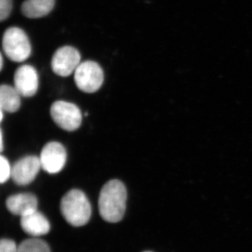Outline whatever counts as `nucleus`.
<instances>
[{
    "label": "nucleus",
    "instance_id": "nucleus-14",
    "mask_svg": "<svg viewBox=\"0 0 252 252\" xmlns=\"http://www.w3.org/2000/svg\"><path fill=\"white\" fill-rule=\"evenodd\" d=\"M18 252H51L48 244L38 238L24 240L18 246Z\"/></svg>",
    "mask_w": 252,
    "mask_h": 252
},
{
    "label": "nucleus",
    "instance_id": "nucleus-10",
    "mask_svg": "<svg viewBox=\"0 0 252 252\" xmlns=\"http://www.w3.org/2000/svg\"><path fill=\"white\" fill-rule=\"evenodd\" d=\"M21 225L27 234L39 237L50 231V223L46 217L37 210L21 217Z\"/></svg>",
    "mask_w": 252,
    "mask_h": 252
},
{
    "label": "nucleus",
    "instance_id": "nucleus-18",
    "mask_svg": "<svg viewBox=\"0 0 252 252\" xmlns=\"http://www.w3.org/2000/svg\"><path fill=\"white\" fill-rule=\"evenodd\" d=\"M0 147H1V152L3 151V134L2 131L1 130V144H0Z\"/></svg>",
    "mask_w": 252,
    "mask_h": 252
},
{
    "label": "nucleus",
    "instance_id": "nucleus-8",
    "mask_svg": "<svg viewBox=\"0 0 252 252\" xmlns=\"http://www.w3.org/2000/svg\"><path fill=\"white\" fill-rule=\"evenodd\" d=\"M41 167L40 159L28 156L18 160L11 167V178L16 185L26 186L34 180Z\"/></svg>",
    "mask_w": 252,
    "mask_h": 252
},
{
    "label": "nucleus",
    "instance_id": "nucleus-19",
    "mask_svg": "<svg viewBox=\"0 0 252 252\" xmlns=\"http://www.w3.org/2000/svg\"><path fill=\"white\" fill-rule=\"evenodd\" d=\"M3 63H4V60H3L2 55L1 54V65H0V69H1V70L3 68Z\"/></svg>",
    "mask_w": 252,
    "mask_h": 252
},
{
    "label": "nucleus",
    "instance_id": "nucleus-3",
    "mask_svg": "<svg viewBox=\"0 0 252 252\" xmlns=\"http://www.w3.org/2000/svg\"><path fill=\"white\" fill-rule=\"evenodd\" d=\"M2 49L8 59L14 62L21 63L30 57L32 46L29 38L21 28L11 27L4 32Z\"/></svg>",
    "mask_w": 252,
    "mask_h": 252
},
{
    "label": "nucleus",
    "instance_id": "nucleus-1",
    "mask_svg": "<svg viewBox=\"0 0 252 252\" xmlns=\"http://www.w3.org/2000/svg\"><path fill=\"white\" fill-rule=\"evenodd\" d=\"M126 200L127 190L125 185L118 180L109 181L99 193V215L109 223L120 221L125 214Z\"/></svg>",
    "mask_w": 252,
    "mask_h": 252
},
{
    "label": "nucleus",
    "instance_id": "nucleus-17",
    "mask_svg": "<svg viewBox=\"0 0 252 252\" xmlns=\"http://www.w3.org/2000/svg\"><path fill=\"white\" fill-rule=\"evenodd\" d=\"M0 252H18V247L14 240L2 239L0 243Z\"/></svg>",
    "mask_w": 252,
    "mask_h": 252
},
{
    "label": "nucleus",
    "instance_id": "nucleus-6",
    "mask_svg": "<svg viewBox=\"0 0 252 252\" xmlns=\"http://www.w3.org/2000/svg\"><path fill=\"white\" fill-rule=\"evenodd\" d=\"M81 63V54L77 49L70 46L60 48L51 60V68L55 74L66 77L75 72Z\"/></svg>",
    "mask_w": 252,
    "mask_h": 252
},
{
    "label": "nucleus",
    "instance_id": "nucleus-9",
    "mask_svg": "<svg viewBox=\"0 0 252 252\" xmlns=\"http://www.w3.org/2000/svg\"><path fill=\"white\" fill-rule=\"evenodd\" d=\"M39 87V76L35 68L29 64L21 66L14 74V88L23 97L35 94Z\"/></svg>",
    "mask_w": 252,
    "mask_h": 252
},
{
    "label": "nucleus",
    "instance_id": "nucleus-16",
    "mask_svg": "<svg viewBox=\"0 0 252 252\" xmlns=\"http://www.w3.org/2000/svg\"><path fill=\"white\" fill-rule=\"evenodd\" d=\"M12 10V0H0V20L7 19Z\"/></svg>",
    "mask_w": 252,
    "mask_h": 252
},
{
    "label": "nucleus",
    "instance_id": "nucleus-13",
    "mask_svg": "<svg viewBox=\"0 0 252 252\" xmlns=\"http://www.w3.org/2000/svg\"><path fill=\"white\" fill-rule=\"evenodd\" d=\"M21 96L14 87L1 85L0 88V108L9 113L17 112L21 107Z\"/></svg>",
    "mask_w": 252,
    "mask_h": 252
},
{
    "label": "nucleus",
    "instance_id": "nucleus-12",
    "mask_svg": "<svg viewBox=\"0 0 252 252\" xmlns=\"http://www.w3.org/2000/svg\"><path fill=\"white\" fill-rule=\"evenodd\" d=\"M55 3L56 0H26L21 6V11L28 18H40L52 11Z\"/></svg>",
    "mask_w": 252,
    "mask_h": 252
},
{
    "label": "nucleus",
    "instance_id": "nucleus-15",
    "mask_svg": "<svg viewBox=\"0 0 252 252\" xmlns=\"http://www.w3.org/2000/svg\"><path fill=\"white\" fill-rule=\"evenodd\" d=\"M0 167H1V176H0V182L1 184L9 180L10 177H11V170L9 161L6 158L1 156L0 157Z\"/></svg>",
    "mask_w": 252,
    "mask_h": 252
},
{
    "label": "nucleus",
    "instance_id": "nucleus-11",
    "mask_svg": "<svg viewBox=\"0 0 252 252\" xmlns=\"http://www.w3.org/2000/svg\"><path fill=\"white\" fill-rule=\"evenodd\" d=\"M6 204L11 213L21 217L37 210L38 201L35 195L24 193L11 195L6 200Z\"/></svg>",
    "mask_w": 252,
    "mask_h": 252
},
{
    "label": "nucleus",
    "instance_id": "nucleus-2",
    "mask_svg": "<svg viewBox=\"0 0 252 252\" xmlns=\"http://www.w3.org/2000/svg\"><path fill=\"white\" fill-rule=\"evenodd\" d=\"M61 210L64 220L73 226L86 225L91 216L90 202L79 189H72L63 196Z\"/></svg>",
    "mask_w": 252,
    "mask_h": 252
},
{
    "label": "nucleus",
    "instance_id": "nucleus-5",
    "mask_svg": "<svg viewBox=\"0 0 252 252\" xmlns=\"http://www.w3.org/2000/svg\"><path fill=\"white\" fill-rule=\"evenodd\" d=\"M51 115L54 122L64 130H76L82 122V114L79 107L65 101L55 102L51 105Z\"/></svg>",
    "mask_w": 252,
    "mask_h": 252
},
{
    "label": "nucleus",
    "instance_id": "nucleus-20",
    "mask_svg": "<svg viewBox=\"0 0 252 252\" xmlns=\"http://www.w3.org/2000/svg\"><path fill=\"white\" fill-rule=\"evenodd\" d=\"M3 112H4V111H3L2 109H1V110H0V114H1V117H0V120H1V122H2L3 120Z\"/></svg>",
    "mask_w": 252,
    "mask_h": 252
},
{
    "label": "nucleus",
    "instance_id": "nucleus-21",
    "mask_svg": "<svg viewBox=\"0 0 252 252\" xmlns=\"http://www.w3.org/2000/svg\"><path fill=\"white\" fill-rule=\"evenodd\" d=\"M149 252V251H148V252Z\"/></svg>",
    "mask_w": 252,
    "mask_h": 252
},
{
    "label": "nucleus",
    "instance_id": "nucleus-7",
    "mask_svg": "<svg viewBox=\"0 0 252 252\" xmlns=\"http://www.w3.org/2000/svg\"><path fill=\"white\" fill-rule=\"evenodd\" d=\"M39 159L41 167L48 173H59L65 165L67 152L59 142H51L41 150Z\"/></svg>",
    "mask_w": 252,
    "mask_h": 252
},
{
    "label": "nucleus",
    "instance_id": "nucleus-4",
    "mask_svg": "<svg viewBox=\"0 0 252 252\" xmlns=\"http://www.w3.org/2000/svg\"><path fill=\"white\" fill-rule=\"evenodd\" d=\"M74 81L81 91L93 94L98 91L103 84V70L98 63L94 61L81 63L74 72Z\"/></svg>",
    "mask_w": 252,
    "mask_h": 252
}]
</instances>
